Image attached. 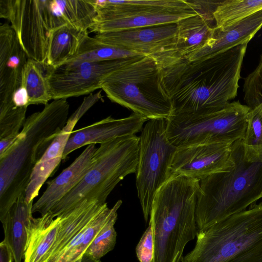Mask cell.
I'll return each instance as SVG.
<instances>
[{
	"label": "cell",
	"mask_w": 262,
	"mask_h": 262,
	"mask_svg": "<svg viewBox=\"0 0 262 262\" xmlns=\"http://www.w3.org/2000/svg\"><path fill=\"white\" fill-rule=\"evenodd\" d=\"M144 56L135 52L105 43L88 35L83 40L77 54L66 64L116 60Z\"/></svg>",
	"instance_id": "4316f807"
},
{
	"label": "cell",
	"mask_w": 262,
	"mask_h": 262,
	"mask_svg": "<svg viewBox=\"0 0 262 262\" xmlns=\"http://www.w3.org/2000/svg\"><path fill=\"white\" fill-rule=\"evenodd\" d=\"M137 257L140 262H152L154 257V231L149 225L141 236L136 248Z\"/></svg>",
	"instance_id": "836d02e7"
},
{
	"label": "cell",
	"mask_w": 262,
	"mask_h": 262,
	"mask_svg": "<svg viewBox=\"0 0 262 262\" xmlns=\"http://www.w3.org/2000/svg\"></svg>",
	"instance_id": "74e56055"
},
{
	"label": "cell",
	"mask_w": 262,
	"mask_h": 262,
	"mask_svg": "<svg viewBox=\"0 0 262 262\" xmlns=\"http://www.w3.org/2000/svg\"><path fill=\"white\" fill-rule=\"evenodd\" d=\"M262 10V0L221 1L213 15L216 27L224 29Z\"/></svg>",
	"instance_id": "83f0119b"
},
{
	"label": "cell",
	"mask_w": 262,
	"mask_h": 262,
	"mask_svg": "<svg viewBox=\"0 0 262 262\" xmlns=\"http://www.w3.org/2000/svg\"><path fill=\"white\" fill-rule=\"evenodd\" d=\"M70 104L53 100L26 118L12 146L0 156V220L25 193L33 169L66 125Z\"/></svg>",
	"instance_id": "7a4b0ae2"
},
{
	"label": "cell",
	"mask_w": 262,
	"mask_h": 262,
	"mask_svg": "<svg viewBox=\"0 0 262 262\" xmlns=\"http://www.w3.org/2000/svg\"><path fill=\"white\" fill-rule=\"evenodd\" d=\"M242 141L249 151L262 160V117L252 110Z\"/></svg>",
	"instance_id": "d6a6232c"
},
{
	"label": "cell",
	"mask_w": 262,
	"mask_h": 262,
	"mask_svg": "<svg viewBox=\"0 0 262 262\" xmlns=\"http://www.w3.org/2000/svg\"><path fill=\"white\" fill-rule=\"evenodd\" d=\"M106 204V203L101 204L94 200L84 199L59 215L60 226L49 262L86 227Z\"/></svg>",
	"instance_id": "44dd1931"
},
{
	"label": "cell",
	"mask_w": 262,
	"mask_h": 262,
	"mask_svg": "<svg viewBox=\"0 0 262 262\" xmlns=\"http://www.w3.org/2000/svg\"><path fill=\"white\" fill-rule=\"evenodd\" d=\"M97 13L90 32H104L176 24L196 15L192 0H92Z\"/></svg>",
	"instance_id": "9c48e42d"
},
{
	"label": "cell",
	"mask_w": 262,
	"mask_h": 262,
	"mask_svg": "<svg viewBox=\"0 0 262 262\" xmlns=\"http://www.w3.org/2000/svg\"><path fill=\"white\" fill-rule=\"evenodd\" d=\"M89 32L68 25L53 29L49 37L45 68L56 69L66 64L77 54Z\"/></svg>",
	"instance_id": "603a6c76"
},
{
	"label": "cell",
	"mask_w": 262,
	"mask_h": 262,
	"mask_svg": "<svg viewBox=\"0 0 262 262\" xmlns=\"http://www.w3.org/2000/svg\"><path fill=\"white\" fill-rule=\"evenodd\" d=\"M200 182L182 176L170 177L156 193L149 222L154 231L152 262H181L185 246L196 237Z\"/></svg>",
	"instance_id": "277c9868"
},
{
	"label": "cell",
	"mask_w": 262,
	"mask_h": 262,
	"mask_svg": "<svg viewBox=\"0 0 262 262\" xmlns=\"http://www.w3.org/2000/svg\"><path fill=\"white\" fill-rule=\"evenodd\" d=\"M14 261L13 253L6 242L3 240L0 244V262Z\"/></svg>",
	"instance_id": "d590c367"
},
{
	"label": "cell",
	"mask_w": 262,
	"mask_h": 262,
	"mask_svg": "<svg viewBox=\"0 0 262 262\" xmlns=\"http://www.w3.org/2000/svg\"><path fill=\"white\" fill-rule=\"evenodd\" d=\"M33 202L27 203L25 193H22L1 221L5 234L4 240L13 253L14 262H21L24 259L27 239L26 226L33 216Z\"/></svg>",
	"instance_id": "7402d4cb"
},
{
	"label": "cell",
	"mask_w": 262,
	"mask_h": 262,
	"mask_svg": "<svg viewBox=\"0 0 262 262\" xmlns=\"http://www.w3.org/2000/svg\"><path fill=\"white\" fill-rule=\"evenodd\" d=\"M28 57L11 26H0V107L13 104L12 97L21 86Z\"/></svg>",
	"instance_id": "e0dca14e"
},
{
	"label": "cell",
	"mask_w": 262,
	"mask_h": 262,
	"mask_svg": "<svg viewBox=\"0 0 262 262\" xmlns=\"http://www.w3.org/2000/svg\"><path fill=\"white\" fill-rule=\"evenodd\" d=\"M234 165L200 181L196 209L198 230L248 208L262 198V161L242 139L232 145Z\"/></svg>",
	"instance_id": "3957f363"
},
{
	"label": "cell",
	"mask_w": 262,
	"mask_h": 262,
	"mask_svg": "<svg viewBox=\"0 0 262 262\" xmlns=\"http://www.w3.org/2000/svg\"><path fill=\"white\" fill-rule=\"evenodd\" d=\"M97 148L95 144L88 145L68 167L48 183L45 191L33 204V213L45 215L78 184L92 167Z\"/></svg>",
	"instance_id": "ac0fdd59"
},
{
	"label": "cell",
	"mask_w": 262,
	"mask_h": 262,
	"mask_svg": "<svg viewBox=\"0 0 262 262\" xmlns=\"http://www.w3.org/2000/svg\"><path fill=\"white\" fill-rule=\"evenodd\" d=\"M248 43L195 61L182 58L162 68V83L173 112H212L234 99Z\"/></svg>",
	"instance_id": "6da1fadb"
},
{
	"label": "cell",
	"mask_w": 262,
	"mask_h": 262,
	"mask_svg": "<svg viewBox=\"0 0 262 262\" xmlns=\"http://www.w3.org/2000/svg\"><path fill=\"white\" fill-rule=\"evenodd\" d=\"M177 25L169 24L96 33L98 40L154 59L164 68L183 58L177 50Z\"/></svg>",
	"instance_id": "7c38bea8"
},
{
	"label": "cell",
	"mask_w": 262,
	"mask_h": 262,
	"mask_svg": "<svg viewBox=\"0 0 262 262\" xmlns=\"http://www.w3.org/2000/svg\"><path fill=\"white\" fill-rule=\"evenodd\" d=\"M141 57L67 63L56 69H48L46 78L52 99H67L91 94L101 88L103 79L110 73Z\"/></svg>",
	"instance_id": "4fadbf2b"
},
{
	"label": "cell",
	"mask_w": 262,
	"mask_h": 262,
	"mask_svg": "<svg viewBox=\"0 0 262 262\" xmlns=\"http://www.w3.org/2000/svg\"><path fill=\"white\" fill-rule=\"evenodd\" d=\"M12 101L15 107H24L29 105V97L26 89L20 86L13 93Z\"/></svg>",
	"instance_id": "e575fe53"
},
{
	"label": "cell",
	"mask_w": 262,
	"mask_h": 262,
	"mask_svg": "<svg viewBox=\"0 0 262 262\" xmlns=\"http://www.w3.org/2000/svg\"><path fill=\"white\" fill-rule=\"evenodd\" d=\"M107 98L148 120L167 119L173 111L162 83V68L144 56L113 71L104 78L101 88Z\"/></svg>",
	"instance_id": "8992f818"
},
{
	"label": "cell",
	"mask_w": 262,
	"mask_h": 262,
	"mask_svg": "<svg viewBox=\"0 0 262 262\" xmlns=\"http://www.w3.org/2000/svg\"><path fill=\"white\" fill-rule=\"evenodd\" d=\"M27 107L0 108V140L16 137L26 120Z\"/></svg>",
	"instance_id": "1f68e13d"
},
{
	"label": "cell",
	"mask_w": 262,
	"mask_h": 262,
	"mask_svg": "<svg viewBox=\"0 0 262 262\" xmlns=\"http://www.w3.org/2000/svg\"><path fill=\"white\" fill-rule=\"evenodd\" d=\"M50 0H0V17L9 20L28 58L45 68L54 29Z\"/></svg>",
	"instance_id": "8fae6325"
},
{
	"label": "cell",
	"mask_w": 262,
	"mask_h": 262,
	"mask_svg": "<svg viewBox=\"0 0 262 262\" xmlns=\"http://www.w3.org/2000/svg\"><path fill=\"white\" fill-rule=\"evenodd\" d=\"M42 67L30 58L25 66L21 86H24L28 92L29 105H46L52 99L46 74L43 73Z\"/></svg>",
	"instance_id": "f1b7e54d"
},
{
	"label": "cell",
	"mask_w": 262,
	"mask_h": 262,
	"mask_svg": "<svg viewBox=\"0 0 262 262\" xmlns=\"http://www.w3.org/2000/svg\"><path fill=\"white\" fill-rule=\"evenodd\" d=\"M181 262H262V202L198 230Z\"/></svg>",
	"instance_id": "5b68a950"
},
{
	"label": "cell",
	"mask_w": 262,
	"mask_h": 262,
	"mask_svg": "<svg viewBox=\"0 0 262 262\" xmlns=\"http://www.w3.org/2000/svg\"><path fill=\"white\" fill-rule=\"evenodd\" d=\"M101 92L99 91L94 94H90L84 98L36 164L25 192V200L27 203L34 201L47 179L56 170L62 160L66 145L74 127L86 112L102 98Z\"/></svg>",
	"instance_id": "9a60e30c"
},
{
	"label": "cell",
	"mask_w": 262,
	"mask_h": 262,
	"mask_svg": "<svg viewBox=\"0 0 262 262\" xmlns=\"http://www.w3.org/2000/svg\"><path fill=\"white\" fill-rule=\"evenodd\" d=\"M243 92L246 105L262 117V54L256 67L244 80Z\"/></svg>",
	"instance_id": "f546056e"
},
{
	"label": "cell",
	"mask_w": 262,
	"mask_h": 262,
	"mask_svg": "<svg viewBox=\"0 0 262 262\" xmlns=\"http://www.w3.org/2000/svg\"><path fill=\"white\" fill-rule=\"evenodd\" d=\"M118 214L112 217L100 231L84 254L97 260L105 255L114 248L117 239V232L114 225Z\"/></svg>",
	"instance_id": "4dcf8cb0"
},
{
	"label": "cell",
	"mask_w": 262,
	"mask_h": 262,
	"mask_svg": "<svg viewBox=\"0 0 262 262\" xmlns=\"http://www.w3.org/2000/svg\"><path fill=\"white\" fill-rule=\"evenodd\" d=\"M122 203L119 200L111 208L106 204L93 220L50 262H75L80 258L104 225L112 217L118 214Z\"/></svg>",
	"instance_id": "484cf974"
},
{
	"label": "cell",
	"mask_w": 262,
	"mask_h": 262,
	"mask_svg": "<svg viewBox=\"0 0 262 262\" xmlns=\"http://www.w3.org/2000/svg\"><path fill=\"white\" fill-rule=\"evenodd\" d=\"M177 25V50L183 58L205 46L216 27L214 20L199 13L180 20Z\"/></svg>",
	"instance_id": "cb8c5ba5"
},
{
	"label": "cell",
	"mask_w": 262,
	"mask_h": 262,
	"mask_svg": "<svg viewBox=\"0 0 262 262\" xmlns=\"http://www.w3.org/2000/svg\"><path fill=\"white\" fill-rule=\"evenodd\" d=\"M251 110L239 101L206 113L173 112L166 119V134L177 148L194 145L232 144L244 138Z\"/></svg>",
	"instance_id": "ba28073f"
},
{
	"label": "cell",
	"mask_w": 262,
	"mask_h": 262,
	"mask_svg": "<svg viewBox=\"0 0 262 262\" xmlns=\"http://www.w3.org/2000/svg\"><path fill=\"white\" fill-rule=\"evenodd\" d=\"M262 28V10L224 29L215 27L211 37L202 48L186 58L193 61L249 43Z\"/></svg>",
	"instance_id": "d6986e66"
},
{
	"label": "cell",
	"mask_w": 262,
	"mask_h": 262,
	"mask_svg": "<svg viewBox=\"0 0 262 262\" xmlns=\"http://www.w3.org/2000/svg\"><path fill=\"white\" fill-rule=\"evenodd\" d=\"M232 144L215 143L178 148L170 167V177L182 176L203 180L234 165Z\"/></svg>",
	"instance_id": "5bb4252c"
},
{
	"label": "cell",
	"mask_w": 262,
	"mask_h": 262,
	"mask_svg": "<svg viewBox=\"0 0 262 262\" xmlns=\"http://www.w3.org/2000/svg\"><path fill=\"white\" fill-rule=\"evenodd\" d=\"M75 262H101V260H95L90 256L84 254L80 258Z\"/></svg>",
	"instance_id": "8d00e7d4"
},
{
	"label": "cell",
	"mask_w": 262,
	"mask_h": 262,
	"mask_svg": "<svg viewBox=\"0 0 262 262\" xmlns=\"http://www.w3.org/2000/svg\"><path fill=\"white\" fill-rule=\"evenodd\" d=\"M49 5L54 29L68 25L89 31L95 23L97 13L92 0H50Z\"/></svg>",
	"instance_id": "d4e9b609"
},
{
	"label": "cell",
	"mask_w": 262,
	"mask_h": 262,
	"mask_svg": "<svg viewBox=\"0 0 262 262\" xmlns=\"http://www.w3.org/2000/svg\"><path fill=\"white\" fill-rule=\"evenodd\" d=\"M148 120L136 113L120 119L108 116L87 126L74 130L66 145L62 160L73 151L85 145L100 144L117 138L135 135L142 131Z\"/></svg>",
	"instance_id": "2e32d148"
},
{
	"label": "cell",
	"mask_w": 262,
	"mask_h": 262,
	"mask_svg": "<svg viewBox=\"0 0 262 262\" xmlns=\"http://www.w3.org/2000/svg\"><path fill=\"white\" fill-rule=\"evenodd\" d=\"M139 137H119L101 144L94 156L92 167L82 180L49 211L56 217L84 199L101 204L126 176L136 173Z\"/></svg>",
	"instance_id": "52a82bcc"
},
{
	"label": "cell",
	"mask_w": 262,
	"mask_h": 262,
	"mask_svg": "<svg viewBox=\"0 0 262 262\" xmlns=\"http://www.w3.org/2000/svg\"><path fill=\"white\" fill-rule=\"evenodd\" d=\"M139 137L136 185L146 223L154 198L170 179V167L177 148L166 134V119L148 120Z\"/></svg>",
	"instance_id": "30bf717a"
},
{
	"label": "cell",
	"mask_w": 262,
	"mask_h": 262,
	"mask_svg": "<svg viewBox=\"0 0 262 262\" xmlns=\"http://www.w3.org/2000/svg\"><path fill=\"white\" fill-rule=\"evenodd\" d=\"M60 220V216L54 217L50 212L37 218H31L26 226L24 262H49Z\"/></svg>",
	"instance_id": "ffe728a7"
}]
</instances>
